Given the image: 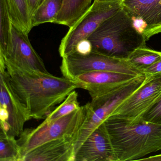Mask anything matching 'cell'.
Segmentation results:
<instances>
[{"mask_svg": "<svg viewBox=\"0 0 161 161\" xmlns=\"http://www.w3.org/2000/svg\"><path fill=\"white\" fill-rule=\"evenodd\" d=\"M87 39L92 51L122 59H127L136 49L146 46L147 42L122 7L102 23Z\"/></svg>", "mask_w": 161, "mask_h": 161, "instance_id": "cell-3", "label": "cell"}, {"mask_svg": "<svg viewBox=\"0 0 161 161\" xmlns=\"http://www.w3.org/2000/svg\"><path fill=\"white\" fill-rule=\"evenodd\" d=\"M28 34L13 24L11 43L4 61L24 70L49 73L42 58L33 47Z\"/></svg>", "mask_w": 161, "mask_h": 161, "instance_id": "cell-11", "label": "cell"}, {"mask_svg": "<svg viewBox=\"0 0 161 161\" xmlns=\"http://www.w3.org/2000/svg\"><path fill=\"white\" fill-rule=\"evenodd\" d=\"M122 1H123V0H122Z\"/></svg>", "mask_w": 161, "mask_h": 161, "instance_id": "cell-27", "label": "cell"}, {"mask_svg": "<svg viewBox=\"0 0 161 161\" xmlns=\"http://www.w3.org/2000/svg\"><path fill=\"white\" fill-rule=\"evenodd\" d=\"M139 161H161V154L150 156L147 158H141Z\"/></svg>", "mask_w": 161, "mask_h": 161, "instance_id": "cell-26", "label": "cell"}, {"mask_svg": "<svg viewBox=\"0 0 161 161\" xmlns=\"http://www.w3.org/2000/svg\"><path fill=\"white\" fill-rule=\"evenodd\" d=\"M118 161L105 122L98 126L81 145L74 161Z\"/></svg>", "mask_w": 161, "mask_h": 161, "instance_id": "cell-13", "label": "cell"}, {"mask_svg": "<svg viewBox=\"0 0 161 161\" xmlns=\"http://www.w3.org/2000/svg\"><path fill=\"white\" fill-rule=\"evenodd\" d=\"M13 22L7 0H0V54L5 55L11 43Z\"/></svg>", "mask_w": 161, "mask_h": 161, "instance_id": "cell-18", "label": "cell"}, {"mask_svg": "<svg viewBox=\"0 0 161 161\" xmlns=\"http://www.w3.org/2000/svg\"><path fill=\"white\" fill-rule=\"evenodd\" d=\"M122 7L132 19L143 24L146 41L161 33V0H123Z\"/></svg>", "mask_w": 161, "mask_h": 161, "instance_id": "cell-12", "label": "cell"}, {"mask_svg": "<svg viewBox=\"0 0 161 161\" xmlns=\"http://www.w3.org/2000/svg\"><path fill=\"white\" fill-rule=\"evenodd\" d=\"M86 114L85 105L52 122L43 121L36 128L24 130L17 139L22 161L26 153L40 145L53 140L77 136L85 119Z\"/></svg>", "mask_w": 161, "mask_h": 161, "instance_id": "cell-4", "label": "cell"}, {"mask_svg": "<svg viewBox=\"0 0 161 161\" xmlns=\"http://www.w3.org/2000/svg\"><path fill=\"white\" fill-rule=\"evenodd\" d=\"M144 79L145 76L139 77L122 91L108 99L92 100L85 104V119L77 135L74 147L75 154L90 134L104 122L118 106L140 86Z\"/></svg>", "mask_w": 161, "mask_h": 161, "instance_id": "cell-8", "label": "cell"}, {"mask_svg": "<svg viewBox=\"0 0 161 161\" xmlns=\"http://www.w3.org/2000/svg\"><path fill=\"white\" fill-rule=\"evenodd\" d=\"M122 0H94L89 10L71 28L61 41L62 58L74 52L77 44L87 39L105 20L122 8Z\"/></svg>", "mask_w": 161, "mask_h": 161, "instance_id": "cell-5", "label": "cell"}, {"mask_svg": "<svg viewBox=\"0 0 161 161\" xmlns=\"http://www.w3.org/2000/svg\"><path fill=\"white\" fill-rule=\"evenodd\" d=\"M141 76L110 71H90L76 76L72 81L80 88L87 90L92 100H105L122 91Z\"/></svg>", "mask_w": 161, "mask_h": 161, "instance_id": "cell-9", "label": "cell"}, {"mask_svg": "<svg viewBox=\"0 0 161 161\" xmlns=\"http://www.w3.org/2000/svg\"><path fill=\"white\" fill-rule=\"evenodd\" d=\"M15 136L0 131V161H22L21 149Z\"/></svg>", "mask_w": 161, "mask_h": 161, "instance_id": "cell-20", "label": "cell"}, {"mask_svg": "<svg viewBox=\"0 0 161 161\" xmlns=\"http://www.w3.org/2000/svg\"><path fill=\"white\" fill-rule=\"evenodd\" d=\"M30 16H32L38 7L45 1V0H26Z\"/></svg>", "mask_w": 161, "mask_h": 161, "instance_id": "cell-25", "label": "cell"}, {"mask_svg": "<svg viewBox=\"0 0 161 161\" xmlns=\"http://www.w3.org/2000/svg\"><path fill=\"white\" fill-rule=\"evenodd\" d=\"M104 122L118 161H139L161 150V124L144 120L131 124L113 118Z\"/></svg>", "mask_w": 161, "mask_h": 161, "instance_id": "cell-2", "label": "cell"}, {"mask_svg": "<svg viewBox=\"0 0 161 161\" xmlns=\"http://www.w3.org/2000/svg\"><path fill=\"white\" fill-rule=\"evenodd\" d=\"M93 0H63L62 9L55 24L73 27L86 13Z\"/></svg>", "mask_w": 161, "mask_h": 161, "instance_id": "cell-15", "label": "cell"}, {"mask_svg": "<svg viewBox=\"0 0 161 161\" xmlns=\"http://www.w3.org/2000/svg\"><path fill=\"white\" fill-rule=\"evenodd\" d=\"M145 77H154L161 75V59L142 70Z\"/></svg>", "mask_w": 161, "mask_h": 161, "instance_id": "cell-23", "label": "cell"}, {"mask_svg": "<svg viewBox=\"0 0 161 161\" xmlns=\"http://www.w3.org/2000/svg\"><path fill=\"white\" fill-rule=\"evenodd\" d=\"M143 120L161 124V97L158 101L144 116Z\"/></svg>", "mask_w": 161, "mask_h": 161, "instance_id": "cell-22", "label": "cell"}, {"mask_svg": "<svg viewBox=\"0 0 161 161\" xmlns=\"http://www.w3.org/2000/svg\"><path fill=\"white\" fill-rule=\"evenodd\" d=\"M14 25L29 34L31 31V16L26 0H7Z\"/></svg>", "mask_w": 161, "mask_h": 161, "instance_id": "cell-17", "label": "cell"}, {"mask_svg": "<svg viewBox=\"0 0 161 161\" xmlns=\"http://www.w3.org/2000/svg\"><path fill=\"white\" fill-rule=\"evenodd\" d=\"M92 51V45L90 41L86 39L79 42L76 46L73 52L77 53L81 55H86L89 54Z\"/></svg>", "mask_w": 161, "mask_h": 161, "instance_id": "cell-24", "label": "cell"}, {"mask_svg": "<svg viewBox=\"0 0 161 161\" xmlns=\"http://www.w3.org/2000/svg\"><path fill=\"white\" fill-rule=\"evenodd\" d=\"M60 69L63 76L71 80L80 74L95 71L144 76L134 68L127 59L112 57L94 51L86 55L76 52L67 55L62 58Z\"/></svg>", "mask_w": 161, "mask_h": 161, "instance_id": "cell-6", "label": "cell"}, {"mask_svg": "<svg viewBox=\"0 0 161 161\" xmlns=\"http://www.w3.org/2000/svg\"><path fill=\"white\" fill-rule=\"evenodd\" d=\"M0 108L5 109L8 115V134L18 137L24 130L25 123L31 119L26 108L20 102L13 90L5 61L0 56Z\"/></svg>", "mask_w": 161, "mask_h": 161, "instance_id": "cell-10", "label": "cell"}, {"mask_svg": "<svg viewBox=\"0 0 161 161\" xmlns=\"http://www.w3.org/2000/svg\"><path fill=\"white\" fill-rule=\"evenodd\" d=\"M161 97V75L145 77L140 86L123 101L108 118L131 124L141 122L144 116Z\"/></svg>", "mask_w": 161, "mask_h": 161, "instance_id": "cell-7", "label": "cell"}, {"mask_svg": "<svg viewBox=\"0 0 161 161\" xmlns=\"http://www.w3.org/2000/svg\"><path fill=\"white\" fill-rule=\"evenodd\" d=\"M78 93L75 90L71 92L65 99L52 111L46 118L44 122H52L70 114L80 107L78 100Z\"/></svg>", "mask_w": 161, "mask_h": 161, "instance_id": "cell-21", "label": "cell"}, {"mask_svg": "<svg viewBox=\"0 0 161 161\" xmlns=\"http://www.w3.org/2000/svg\"><path fill=\"white\" fill-rule=\"evenodd\" d=\"M62 5L63 0H45L31 17L32 29L44 23H54Z\"/></svg>", "mask_w": 161, "mask_h": 161, "instance_id": "cell-16", "label": "cell"}, {"mask_svg": "<svg viewBox=\"0 0 161 161\" xmlns=\"http://www.w3.org/2000/svg\"><path fill=\"white\" fill-rule=\"evenodd\" d=\"M77 136L47 142L29 152L22 161H74Z\"/></svg>", "mask_w": 161, "mask_h": 161, "instance_id": "cell-14", "label": "cell"}, {"mask_svg": "<svg viewBox=\"0 0 161 161\" xmlns=\"http://www.w3.org/2000/svg\"><path fill=\"white\" fill-rule=\"evenodd\" d=\"M5 63L13 90L31 119L46 118L72 91L80 88L65 77L24 70Z\"/></svg>", "mask_w": 161, "mask_h": 161, "instance_id": "cell-1", "label": "cell"}, {"mask_svg": "<svg viewBox=\"0 0 161 161\" xmlns=\"http://www.w3.org/2000/svg\"><path fill=\"white\" fill-rule=\"evenodd\" d=\"M161 59V52L144 46L136 49L129 55L127 60L134 68L142 73L143 69Z\"/></svg>", "mask_w": 161, "mask_h": 161, "instance_id": "cell-19", "label": "cell"}]
</instances>
